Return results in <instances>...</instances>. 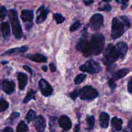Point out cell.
I'll use <instances>...</instances> for the list:
<instances>
[{
    "label": "cell",
    "mask_w": 132,
    "mask_h": 132,
    "mask_svg": "<svg viewBox=\"0 0 132 132\" xmlns=\"http://www.w3.org/2000/svg\"><path fill=\"white\" fill-rule=\"evenodd\" d=\"M105 43V38L101 34L92 35L89 41V56L99 55L103 52Z\"/></svg>",
    "instance_id": "cell-1"
},
{
    "label": "cell",
    "mask_w": 132,
    "mask_h": 132,
    "mask_svg": "<svg viewBox=\"0 0 132 132\" xmlns=\"http://www.w3.org/2000/svg\"><path fill=\"white\" fill-rule=\"evenodd\" d=\"M9 16L10 22H11L12 32L14 37L16 39L21 38L22 36H23V30H22V28L19 23L16 10H14V9L10 10L9 12Z\"/></svg>",
    "instance_id": "cell-2"
},
{
    "label": "cell",
    "mask_w": 132,
    "mask_h": 132,
    "mask_svg": "<svg viewBox=\"0 0 132 132\" xmlns=\"http://www.w3.org/2000/svg\"><path fill=\"white\" fill-rule=\"evenodd\" d=\"M120 58L119 54L116 49V46L112 44H110L103 53V61L106 65H110L116 62Z\"/></svg>",
    "instance_id": "cell-3"
},
{
    "label": "cell",
    "mask_w": 132,
    "mask_h": 132,
    "mask_svg": "<svg viewBox=\"0 0 132 132\" xmlns=\"http://www.w3.org/2000/svg\"><path fill=\"white\" fill-rule=\"evenodd\" d=\"M126 29L127 28L122 21L119 20L117 18H114L112 20L111 37L113 39H116L121 37Z\"/></svg>",
    "instance_id": "cell-4"
},
{
    "label": "cell",
    "mask_w": 132,
    "mask_h": 132,
    "mask_svg": "<svg viewBox=\"0 0 132 132\" xmlns=\"http://www.w3.org/2000/svg\"><path fill=\"white\" fill-rule=\"evenodd\" d=\"M80 70L90 73H98L101 70V67L94 60H88L80 67Z\"/></svg>",
    "instance_id": "cell-5"
},
{
    "label": "cell",
    "mask_w": 132,
    "mask_h": 132,
    "mask_svg": "<svg viewBox=\"0 0 132 132\" xmlns=\"http://www.w3.org/2000/svg\"><path fill=\"white\" fill-rule=\"evenodd\" d=\"M98 92L94 88L90 86H86L80 92V98L82 100H92L98 96Z\"/></svg>",
    "instance_id": "cell-6"
},
{
    "label": "cell",
    "mask_w": 132,
    "mask_h": 132,
    "mask_svg": "<svg viewBox=\"0 0 132 132\" xmlns=\"http://www.w3.org/2000/svg\"><path fill=\"white\" fill-rule=\"evenodd\" d=\"M77 49L81 51L85 57H89V40L86 30L77 44Z\"/></svg>",
    "instance_id": "cell-7"
},
{
    "label": "cell",
    "mask_w": 132,
    "mask_h": 132,
    "mask_svg": "<svg viewBox=\"0 0 132 132\" xmlns=\"http://www.w3.org/2000/svg\"><path fill=\"white\" fill-rule=\"evenodd\" d=\"M104 18L101 14H95L92 15L90 21V28L92 30H98L103 24Z\"/></svg>",
    "instance_id": "cell-8"
},
{
    "label": "cell",
    "mask_w": 132,
    "mask_h": 132,
    "mask_svg": "<svg viewBox=\"0 0 132 132\" xmlns=\"http://www.w3.org/2000/svg\"><path fill=\"white\" fill-rule=\"evenodd\" d=\"M21 19L26 23V28L29 30L32 27V20L34 18V13L32 10H23L21 12Z\"/></svg>",
    "instance_id": "cell-9"
},
{
    "label": "cell",
    "mask_w": 132,
    "mask_h": 132,
    "mask_svg": "<svg viewBox=\"0 0 132 132\" xmlns=\"http://www.w3.org/2000/svg\"><path fill=\"white\" fill-rule=\"evenodd\" d=\"M39 87L43 95L45 97L50 96L53 92V88L44 79H41L39 82Z\"/></svg>",
    "instance_id": "cell-10"
},
{
    "label": "cell",
    "mask_w": 132,
    "mask_h": 132,
    "mask_svg": "<svg viewBox=\"0 0 132 132\" xmlns=\"http://www.w3.org/2000/svg\"><path fill=\"white\" fill-rule=\"evenodd\" d=\"M34 125L37 132H44L46 128V122L42 116H37L34 121Z\"/></svg>",
    "instance_id": "cell-11"
},
{
    "label": "cell",
    "mask_w": 132,
    "mask_h": 132,
    "mask_svg": "<svg viewBox=\"0 0 132 132\" xmlns=\"http://www.w3.org/2000/svg\"><path fill=\"white\" fill-rule=\"evenodd\" d=\"M48 13V11L47 9L45 8V6L44 5L41 6L37 11L36 23L37 24H40V23L45 21L46 20V18H47Z\"/></svg>",
    "instance_id": "cell-12"
},
{
    "label": "cell",
    "mask_w": 132,
    "mask_h": 132,
    "mask_svg": "<svg viewBox=\"0 0 132 132\" xmlns=\"http://www.w3.org/2000/svg\"><path fill=\"white\" fill-rule=\"evenodd\" d=\"M2 90L7 94H12L15 90V83L12 81L4 79L2 82Z\"/></svg>",
    "instance_id": "cell-13"
},
{
    "label": "cell",
    "mask_w": 132,
    "mask_h": 132,
    "mask_svg": "<svg viewBox=\"0 0 132 132\" xmlns=\"http://www.w3.org/2000/svg\"><path fill=\"white\" fill-rule=\"evenodd\" d=\"M59 126L64 130H69L72 127V122L67 116H61L59 119Z\"/></svg>",
    "instance_id": "cell-14"
},
{
    "label": "cell",
    "mask_w": 132,
    "mask_h": 132,
    "mask_svg": "<svg viewBox=\"0 0 132 132\" xmlns=\"http://www.w3.org/2000/svg\"><path fill=\"white\" fill-rule=\"evenodd\" d=\"M116 49L119 54L120 58H124L128 51L127 44L124 42H120L116 45Z\"/></svg>",
    "instance_id": "cell-15"
},
{
    "label": "cell",
    "mask_w": 132,
    "mask_h": 132,
    "mask_svg": "<svg viewBox=\"0 0 132 132\" xmlns=\"http://www.w3.org/2000/svg\"><path fill=\"white\" fill-rule=\"evenodd\" d=\"M18 80L19 82V88L20 90H24L28 82V77L24 73L19 72L18 73Z\"/></svg>",
    "instance_id": "cell-16"
},
{
    "label": "cell",
    "mask_w": 132,
    "mask_h": 132,
    "mask_svg": "<svg viewBox=\"0 0 132 132\" xmlns=\"http://www.w3.org/2000/svg\"><path fill=\"white\" fill-rule=\"evenodd\" d=\"M110 121V116L108 113L106 112H102L99 117V122H100V125L102 128H106L109 125Z\"/></svg>",
    "instance_id": "cell-17"
},
{
    "label": "cell",
    "mask_w": 132,
    "mask_h": 132,
    "mask_svg": "<svg viewBox=\"0 0 132 132\" xmlns=\"http://www.w3.org/2000/svg\"><path fill=\"white\" fill-rule=\"evenodd\" d=\"M27 57L29 58L30 60L37 62V63H46V61H47V57H46L40 54H34V55H28Z\"/></svg>",
    "instance_id": "cell-18"
},
{
    "label": "cell",
    "mask_w": 132,
    "mask_h": 132,
    "mask_svg": "<svg viewBox=\"0 0 132 132\" xmlns=\"http://www.w3.org/2000/svg\"><path fill=\"white\" fill-rule=\"evenodd\" d=\"M112 126L115 130L119 131L122 129V119L117 117H113L112 119Z\"/></svg>",
    "instance_id": "cell-19"
},
{
    "label": "cell",
    "mask_w": 132,
    "mask_h": 132,
    "mask_svg": "<svg viewBox=\"0 0 132 132\" xmlns=\"http://www.w3.org/2000/svg\"><path fill=\"white\" fill-rule=\"evenodd\" d=\"M130 72V70L128 69H121L117 71L113 75V80H117L119 79L122 78V77H125L127 76Z\"/></svg>",
    "instance_id": "cell-20"
},
{
    "label": "cell",
    "mask_w": 132,
    "mask_h": 132,
    "mask_svg": "<svg viewBox=\"0 0 132 132\" xmlns=\"http://www.w3.org/2000/svg\"><path fill=\"white\" fill-rule=\"evenodd\" d=\"M1 31H2V34L4 38H8L10 33V25H9V23L3 22L1 23Z\"/></svg>",
    "instance_id": "cell-21"
},
{
    "label": "cell",
    "mask_w": 132,
    "mask_h": 132,
    "mask_svg": "<svg viewBox=\"0 0 132 132\" xmlns=\"http://www.w3.org/2000/svg\"><path fill=\"white\" fill-rule=\"evenodd\" d=\"M28 50V47L27 46H23L19 48H15L10 49V50H8L7 52L5 53L4 54H17V53H21V52H24Z\"/></svg>",
    "instance_id": "cell-22"
},
{
    "label": "cell",
    "mask_w": 132,
    "mask_h": 132,
    "mask_svg": "<svg viewBox=\"0 0 132 132\" xmlns=\"http://www.w3.org/2000/svg\"><path fill=\"white\" fill-rule=\"evenodd\" d=\"M32 99H34V100L36 99V92L34 91L33 90H31L30 91L28 92L27 95H26L25 98L23 101V103H27L30 101L31 100H32Z\"/></svg>",
    "instance_id": "cell-23"
},
{
    "label": "cell",
    "mask_w": 132,
    "mask_h": 132,
    "mask_svg": "<svg viewBox=\"0 0 132 132\" xmlns=\"http://www.w3.org/2000/svg\"><path fill=\"white\" fill-rule=\"evenodd\" d=\"M28 130V126L23 121H21L17 126L16 132H27Z\"/></svg>",
    "instance_id": "cell-24"
},
{
    "label": "cell",
    "mask_w": 132,
    "mask_h": 132,
    "mask_svg": "<svg viewBox=\"0 0 132 132\" xmlns=\"http://www.w3.org/2000/svg\"><path fill=\"white\" fill-rule=\"evenodd\" d=\"M36 113L32 110H30L27 113V116H26V119L28 122H30L31 121H34L36 118Z\"/></svg>",
    "instance_id": "cell-25"
},
{
    "label": "cell",
    "mask_w": 132,
    "mask_h": 132,
    "mask_svg": "<svg viewBox=\"0 0 132 132\" xmlns=\"http://www.w3.org/2000/svg\"><path fill=\"white\" fill-rule=\"evenodd\" d=\"M86 77V75L85 73H80L77 75L74 79V82L76 85H79L81 82H83Z\"/></svg>",
    "instance_id": "cell-26"
},
{
    "label": "cell",
    "mask_w": 132,
    "mask_h": 132,
    "mask_svg": "<svg viewBox=\"0 0 132 132\" xmlns=\"http://www.w3.org/2000/svg\"><path fill=\"white\" fill-rule=\"evenodd\" d=\"M86 122H87L88 128L89 130H92L95 125V118L94 116H88L86 118Z\"/></svg>",
    "instance_id": "cell-27"
},
{
    "label": "cell",
    "mask_w": 132,
    "mask_h": 132,
    "mask_svg": "<svg viewBox=\"0 0 132 132\" xmlns=\"http://www.w3.org/2000/svg\"><path fill=\"white\" fill-rule=\"evenodd\" d=\"M103 5L101 3L100 6L98 8L99 10H102V11H110L112 10V6H110V5H109L108 3L104 2V1H103Z\"/></svg>",
    "instance_id": "cell-28"
},
{
    "label": "cell",
    "mask_w": 132,
    "mask_h": 132,
    "mask_svg": "<svg viewBox=\"0 0 132 132\" xmlns=\"http://www.w3.org/2000/svg\"><path fill=\"white\" fill-rule=\"evenodd\" d=\"M9 103L6 101H5V99L1 98V100H0V112H3L6 110L8 107H9Z\"/></svg>",
    "instance_id": "cell-29"
},
{
    "label": "cell",
    "mask_w": 132,
    "mask_h": 132,
    "mask_svg": "<svg viewBox=\"0 0 132 132\" xmlns=\"http://www.w3.org/2000/svg\"><path fill=\"white\" fill-rule=\"evenodd\" d=\"M53 17H54V19L56 21L57 24H60V23H63L64 21V18L60 14H57H57H54Z\"/></svg>",
    "instance_id": "cell-30"
},
{
    "label": "cell",
    "mask_w": 132,
    "mask_h": 132,
    "mask_svg": "<svg viewBox=\"0 0 132 132\" xmlns=\"http://www.w3.org/2000/svg\"><path fill=\"white\" fill-rule=\"evenodd\" d=\"M19 117V113H18V112H14L12 113V114L9 117L7 121L9 122V123L12 124L14 122V121H15V120L17 118Z\"/></svg>",
    "instance_id": "cell-31"
},
{
    "label": "cell",
    "mask_w": 132,
    "mask_h": 132,
    "mask_svg": "<svg viewBox=\"0 0 132 132\" xmlns=\"http://www.w3.org/2000/svg\"><path fill=\"white\" fill-rule=\"evenodd\" d=\"M121 19L122 22L124 23L125 27H126V28H127V29H128L130 27V22L128 18L126 16H125V15H122V16L121 17Z\"/></svg>",
    "instance_id": "cell-32"
},
{
    "label": "cell",
    "mask_w": 132,
    "mask_h": 132,
    "mask_svg": "<svg viewBox=\"0 0 132 132\" xmlns=\"http://www.w3.org/2000/svg\"><path fill=\"white\" fill-rule=\"evenodd\" d=\"M6 15V8L4 6H1L0 8V18L1 20H3Z\"/></svg>",
    "instance_id": "cell-33"
},
{
    "label": "cell",
    "mask_w": 132,
    "mask_h": 132,
    "mask_svg": "<svg viewBox=\"0 0 132 132\" xmlns=\"http://www.w3.org/2000/svg\"><path fill=\"white\" fill-rule=\"evenodd\" d=\"M80 92H81V90L79 89H77V90H75L74 91L72 92L70 94V98H72L73 100H75L79 95H80Z\"/></svg>",
    "instance_id": "cell-34"
},
{
    "label": "cell",
    "mask_w": 132,
    "mask_h": 132,
    "mask_svg": "<svg viewBox=\"0 0 132 132\" xmlns=\"http://www.w3.org/2000/svg\"><path fill=\"white\" fill-rule=\"evenodd\" d=\"M80 26H81V23H80V22L76 21V23H74L73 24H72V26H71L70 28V30L71 32H73V31L78 29V28L80 27Z\"/></svg>",
    "instance_id": "cell-35"
},
{
    "label": "cell",
    "mask_w": 132,
    "mask_h": 132,
    "mask_svg": "<svg viewBox=\"0 0 132 132\" xmlns=\"http://www.w3.org/2000/svg\"><path fill=\"white\" fill-rule=\"evenodd\" d=\"M108 85H109V86L112 90H114L116 88V84L115 83L114 80L112 79H109V81H108Z\"/></svg>",
    "instance_id": "cell-36"
},
{
    "label": "cell",
    "mask_w": 132,
    "mask_h": 132,
    "mask_svg": "<svg viewBox=\"0 0 132 132\" xmlns=\"http://www.w3.org/2000/svg\"><path fill=\"white\" fill-rule=\"evenodd\" d=\"M117 2L122 3V7H121V9H122V10H124V9H126L128 6V1H117Z\"/></svg>",
    "instance_id": "cell-37"
},
{
    "label": "cell",
    "mask_w": 132,
    "mask_h": 132,
    "mask_svg": "<svg viewBox=\"0 0 132 132\" xmlns=\"http://www.w3.org/2000/svg\"><path fill=\"white\" fill-rule=\"evenodd\" d=\"M128 90L129 92L132 94V77L128 82Z\"/></svg>",
    "instance_id": "cell-38"
},
{
    "label": "cell",
    "mask_w": 132,
    "mask_h": 132,
    "mask_svg": "<svg viewBox=\"0 0 132 132\" xmlns=\"http://www.w3.org/2000/svg\"><path fill=\"white\" fill-rule=\"evenodd\" d=\"M50 69L51 70L52 72H54L56 71V67L54 65V64L53 63H50Z\"/></svg>",
    "instance_id": "cell-39"
},
{
    "label": "cell",
    "mask_w": 132,
    "mask_h": 132,
    "mask_svg": "<svg viewBox=\"0 0 132 132\" xmlns=\"http://www.w3.org/2000/svg\"><path fill=\"white\" fill-rule=\"evenodd\" d=\"M23 69L25 70L26 71H27V72H29V73H31V74H32V69H31V68H30V67H28V66H25V65L23 66Z\"/></svg>",
    "instance_id": "cell-40"
},
{
    "label": "cell",
    "mask_w": 132,
    "mask_h": 132,
    "mask_svg": "<svg viewBox=\"0 0 132 132\" xmlns=\"http://www.w3.org/2000/svg\"><path fill=\"white\" fill-rule=\"evenodd\" d=\"M3 132H13V130L10 127H6L4 129Z\"/></svg>",
    "instance_id": "cell-41"
},
{
    "label": "cell",
    "mask_w": 132,
    "mask_h": 132,
    "mask_svg": "<svg viewBox=\"0 0 132 132\" xmlns=\"http://www.w3.org/2000/svg\"><path fill=\"white\" fill-rule=\"evenodd\" d=\"M83 2L85 5H90V4L93 3H94V1H84Z\"/></svg>",
    "instance_id": "cell-42"
},
{
    "label": "cell",
    "mask_w": 132,
    "mask_h": 132,
    "mask_svg": "<svg viewBox=\"0 0 132 132\" xmlns=\"http://www.w3.org/2000/svg\"><path fill=\"white\" fill-rule=\"evenodd\" d=\"M79 125H76V126L75 127L74 129V132H79Z\"/></svg>",
    "instance_id": "cell-43"
},
{
    "label": "cell",
    "mask_w": 132,
    "mask_h": 132,
    "mask_svg": "<svg viewBox=\"0 0 132 132\" xmlns=\"http://www.w3.org/2000/svg\"><path fill=\"white\" fill-rule=\"evenodd\" d=\"M128 127L130 128V130H132V119L129 121L128 122Z\"/></svg>",
    "instance_id": "cell-44"
},
{
    "label": "cell",
    "mask_w": 132,
    "mask_h": 132,
    "mask_svg": "<svg viewBox=\"0 0 132 132\" xmlns=\"http://www.w3.org/2000/svg\"><path fill=\"white\" fill-rule=\"evenodd\" d=\"M42 70L43 71H45V72H46V71L48 70V68H47V67H46V66H43V67H42Z\"/></svg>",
    "instance_id": "cell-45"
},
{
    "label": "cell",
    "mask_w": 132,
    "mask_h": 132,
    "mask_svg": "<svg viewBox=\"0 0 132 132\" xmlns=\"http://www.w3.org/2000/svg\"><path fill=\"white\" fill-rule=\"evenodd\" d=\"M123 132H128V131H126V130H125V131H124Z\"/></svg>",
    "instance_id": "cell-46"
},
{
    "label": "cell",
    "mask_w": 132,
    "mask_h": 132,
    "mask_svg": "<svg viewBox=\"0 0 132 132\" xmlns=\"http://www.w3.org/2000/svg\"><path fill=\"white\" fill-rule=\"evenodd\" d=\"M131 132H132V130H131Z\"/></svg>",
    "instance_id": "cell-47"
},
{
    "label": "cell",
    "mask_w": 132,
    "mask_h": 132,
    "mask_svg": "<svg viewBox=\"0 0 132 132\" xmlns=\"http://www.w3.org/2000/svg\"><path fill=\"white\" fill-rule=\"evenodd\" d=\"M131 7H132V6H131Z\"/></svg>",
    "instance_id": "cell-48"
}]
</instances>
